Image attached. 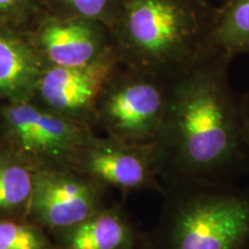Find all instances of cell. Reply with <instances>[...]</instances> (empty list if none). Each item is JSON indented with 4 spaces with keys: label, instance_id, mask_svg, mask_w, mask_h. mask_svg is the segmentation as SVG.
Masks as SVG:
<instances>
[{
    "label": "cell",
    "instance_id": "9c48e42d",
    "mask_svg": "<svg viewBox=\"0 0 249 249\" xmlns=\"http://www.w3.org/2000/svg\"><path fill=\"white\" fill-rule=\"evenodd\" d=\"M119 62L114 50L86 66L45 67L31 99L60 116L87 124L95 129L98 96Z\"/></svg>",
    "mask_w": 249,
    "mask_h": 249
},
{
    "label": "cell",
    "instance_id": "ba28073f",
    "mask_svg": "<svg viewBox=\"0 0 249 249\" xmlns=\"http://www.w3.org/2000/svg\"><path fill=\"white\" fill-rule=\"evenodd\" d=\"M45 66H86L114 51L107 24L46 12L27 33Z\"/></svg>",
    "mask_w": 249,
    "mask_h": 249
},
{
    "label": "cell",
    "instance_id": "3957f363",
    "mask_svg": "<svg viewBox=\"0 0 249 249\" xmlns=\"http://www.w3.org/2000/svg\"><path fill=\"white\" fill-rule=\"evenodd\" d=\"M157 223L139 249H249V188L234 182L165 186Z\"/></svg>",
    "mask_w": 249,
    "mask_h": 249
},
{
    "label": "cell",
    "instance_id": "e0dca14e",
    "mask_svg": "<svg viewBox=\"0 0 249 249\" xmlns=\"http://www.w3.org/2000/svg\"><path fill=\"white\" fill-rule=\"evenodd\" d=\"M239 110H240L242 133L249 151V90L239 98Z\"/></svg>",
    "mask_w": 249,
    "mask_h": 249
},
{
    "label": "cell",
    "instance_id": "5b68a950",
    "mask_svg": "<svg viewBox=\"0 0 249 249\" xmlns=\"http://www.w3.org/2000/svg\"><path fill=\"white\" fill-rule=\"evenodd\" d=\"M171 80L119 62L98 96L95 128L127 143L152 144L169 101Z\"/></svg>",
    "mask_w": 249,
    "mask_h": 249
},
{
    "label": "cell",
    "instance_id": "6da1fadb",
    "mask_svg": "<svg viewBox=\"0 0 249 249\" xmlns=\"http://www.w3.org/2000/svg\"><path fill=\"white\" fill-rule=\"evenodd\" d=\"M232 59L211 49L171 80L163 120L151 144L163 187L234 182L248 169L239 98L230 83Z\"/></svg>",
    "mask_w": 249,
    "mask_h": 249
},
{
    "label": "cell",
    "instance_id": "277c9868",
    "mask_svg": "<svg viewBox=\"0 0 249 249\" xmlns=\"http://www.w3.org/2000/svg\"><path fill=\"white\" fill-rule=\"evenodd\" d=\"M93 134L89 124L60 116L31 98L0 102V144L35 172L74 170Z\"/></svg>",
    "mask_w": 249,
    "mask_h": 249
},
{
    "label": "cell",
    "instance_id": "8992f818",
    "mask_svg": "<svg viewBox=\"0 0 249 249\" xmlns=\"http://www.w3.org/2000/svg\"><path fill=\"white\" fill-rule=\"evenodd\" d=\"M107 191L76 170L38 171L27 220L49 233L76 225L111 204Z\"/></svg>",
    "mask_w": 249,
    "mask_h": 249
},
{
    "label": "cell",
    "instance_id": "2e32d148",
    "mask_svg": "<svg viewBox=\"0 0 249 249\" xmlns=\"http://www.w3.org/2000/svg\"><path fill=\"white\" fill-rule=\"evenodd\" d=\"M46 12V0H0V28L27 34Z\"/></svg>",
    "mask_w": 249,
    "mask_h": 249
},
{
    "label": "cell",
    "instance_id": "5bb4252c",
    "mask_svg": "<svg viewBox=\"0 0 249 249\" xmlns=\"http://www.w3.org/2000/svg\"><path fill=\"white\" fill-rule=\"evenodd\" d=\"M0 249H55L46 230L27 219L0 218Z\"/></svg>",
    "mask_w": 249,
    "mask_h": 249
},
{
    "label": "cell",
    "instance_id": "ac0fdd59",
    "mask_svg": "<svg viewBox=\"0 0 249 249\" xmlns=\"http://www.w3.org/2000/svg\"><path fill=\"white\" fill-rule=\"evenodd\" d=\"M222 1H224V0H219V2H222Z\"/></svg>",
    "mask_w": 249,
    "mask_h": 249
},
{
    "label": "cell",
    "instance_id": "52a82bcc",
    "mask_svg": "<svg viewBox=\"0 0 249 249\" xmlns=\"http://www.w3.org/2000/svg\"><path fill=\"white\" fill-rule=\"evenodd\" d=\"M74 170L117 189L124 197L139 192L163 193L151 144H133L93 134L81 150Z\"/></svg>",
    "mask_w": 249,
    "mask_h": 249
},
{
    "label": "cell",
    "instance_id": "7a4b0ae2",
    "mask_svg": "<svg viewBox=\"0 0 249 249\" xmlns=\"http://www.w3.org/2000/svg\"><path fill=\"white\" fill-rule=\"evenodd\" d=\"M216 14L210 0H117L108 29L120 62L173 79L211 50Z\"/></svg>",
    "mask_w": 249,
    "mask_h": 249
},
{
    "label": "cell",
    "instance_id": "9a60e30c",
    "mask_svg": "<svg viewBox=\"0 0 249 249\" xmlns=\"http://www.w3.org/2000/svg\"><path fill=\"white\" fill-rule=\"evenodd\" d=\"M117 0H46V11L62 17L98 21L110 26Z\"/></svg>",
    "mask_w": 249,
    "mask_h": 249
},
{
    "label": "cell",
    "instance_id": "30bf717a",
    "mask_svg": "<svg viewBox=\"0 0 249 249\" xmlns=\"http://www.w3.org/2000/svg\"><path fill=\"white\" fill-rule=\"evenodd\" d=\"M55 249H139L140 233L120 203H111L76 225L50 233Z\"/></svg>",
    "mask_w": 249,
    "mask_h": 249
},
{
    "label": "cell",
    "instance_id": "7c38bea8",
    "mask_svg": "<svg viewBox=\"0 0 249 249\" xmlns=\"http://www.w3.org/2000/svg\"><path fill=\"white\" fill-rule=\"evenodd\" d=\"M35 171L0 144V218L27 219Z\"/></svg>",
    "mask_w": 249,
    "mask_h": 249
},
{
    "label": "cell",
    "instance_id": "8fae6325",
    "mask_svg": "<svg viewBox=\"0 0 249 249\" xmlns=\"http://www.w3.org/2000/svg\"><path fill=\"white\" fill-rule=\"evenodd\" d=\"M45 67L27 34L0 28V102L33 98Z\"/></svg>",
    "mask_w": 249,
    "mask_h": 249
},
{
    "label": "cell",
    "instance_id": "4fadbf2b",
    "mask_svg": "<svg viewBox=\"0 0 249 249\" xmlns=\"http://www.w3.org/2000/svg\"><path fill=\"white\" fill-rule=\"evenodd\" d=\"M210 48L231 58L249 55V0H224L217 5Z\"/></svg>",
    "mask_w": 249,
    "mask_h": 249
}]
</instances>
